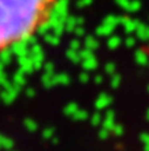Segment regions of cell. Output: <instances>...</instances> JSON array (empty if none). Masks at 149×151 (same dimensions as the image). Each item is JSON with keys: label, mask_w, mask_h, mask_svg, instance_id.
<instances>
[{"label": "cell", "mask_w": 149, "mask_h": 151, "mask_svg": "<svg viewBox=\"0 0 149 151\" xmlns=\"http://www.w3.org/2000/svg\"><path fill=\"white\" fill-rule=\"evenodd\" d=\"M57 0H0V53L32 37Z\"/></svg>", "instance_id": "obj_1"}]
</instances>
